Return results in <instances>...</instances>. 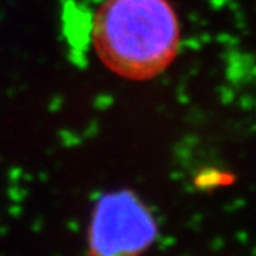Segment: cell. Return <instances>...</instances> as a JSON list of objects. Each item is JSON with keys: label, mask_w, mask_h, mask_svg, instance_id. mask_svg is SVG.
<instances>
[{"label": "cell", "mask_w": 256, "mask_h": 256, "mask_svg": "<svg viewBox=\"0 0 256 256\" xmlns=\"http://www.w3.org/2000/svg\"><path fill=\"white\" fill-rule=\"evenodd\" d=\"M94 47L122 77L158 76L178 54L176 12L168 0H107L96 14Z\"/></svg>", "instance_id": "6da1fadb"}, {"label": "cell", "mask_w": 256, "mask_h": 256, "mask_svg": "<svg viewBox=\"0 0 256 256\" xmlns=\"http://www.w3.org/2000/svg\"><path fill=\"white\" fill-rule=\"evenodd\" d=\"M156 235L153 213L133 192H110L96 202L88 232L93 256H140Z\"/></svg>", "instance_id": "7a4b0ae2"}]
</instances>
